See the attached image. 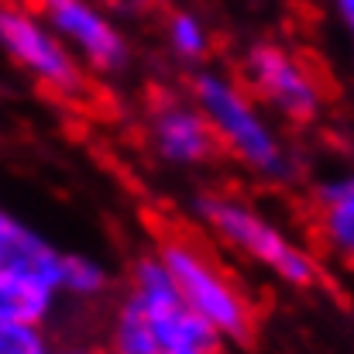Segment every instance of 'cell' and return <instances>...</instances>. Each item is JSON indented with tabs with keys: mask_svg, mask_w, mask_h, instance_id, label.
<instances>
[{
	"mask_svg": "<svg viewBox=\"0 0 354 354\" xmlns=\"http://www.w3.org/2000/svg\"><path fill=\"white\" fill-rule=\"evenodd\" d=\"M189 214L214 241H221L227 251L241 254L254 268L268 272L275 282L289 289H303V292L324 282L320 254L310 244L296 241L279 221H272L251 200L224 193V189H203L193 196Z\"/></svg>",
	"mask_w": 354,
	"mask_h": 354,
	"instance_id": "1",
	"label": "cell"
},
{
	"mask_svg": "<svg viewBox=\"0 0 354 354\" xmlns=\"http://www.w3.org/2000/svg\"><path fill=\"white\" fill-rule=\"evenodd\" d=\"M189 100L207 118L221 155L265 183H289L296 176L292 148L272 114L241 86V80L224 69H200L189 83Z\"/></svg>",
	"mask_w": 354,
	"mask_h": 354,
	"instance_id": "2",
	"label": "cell"
},
{
	"mask_svg": "<svg viewBox=\"0 0 354 354\" xmlns=\"http://www.w3.org/2000/svg\"><path fill=\"white\" fill-rule=\"evenodd\" d=\"M169 268L179 299L224 341L234 348H251L258 330V306L248 289L217 258V251L193 231H162L151 248Z\"/></svg>",
	"mask_w": 354,
	"mask_h": 354,
	"instance_id": "3",
	"label": "cell"
},
{
	"mask_svg": "<svg viewBox=\"0 0 354 354\" xmlns=\"http://www.w3.org/2000/svg\"><path fill=\"white\" fill-rule=\"evenodd\" d=\"M0 52L62 104H90L93 80L31 3H0Z\"/></svg>",
	"mask_w": 354,
	"mask_h": 354,
	"instance_id": "4",
	"label": "cell"
},
{
	"mask_svg": "<svg viewBox=\"0 0 354 354\" xmlns=\"http://www.w3.org/2000/svg\"><path fill=\"white\" fill-rule=\"evenodd\" d=\"M241 86L292 127H310L327 107V83L306 55L282 41H254L244 48L237 66Z\"/></svg>",
	"mask_w": 354,
	"mask_h": 354,
	"instance_id": "5",
	"label": "cell"
},
{
	"mask_svg": "<svg viewBox=\"0 0 354 354\" xmlns=\"http://www.w3.org/2000/svg\"><path fill=\"white\" fill-rule=\"evenodd\" d=\"M41 21L97 76H120L131 66V41L97 0H35Z\"/></svg>",
	"mask_w": 354,
	"mask_h": 354,
	"instance_id": "6",
	"label": "cell"
},
{
	"mask_svg": "<svg viewBox=\"0 0 354 354\" xmlns=\"http://www.w3.org/2000/svg\"><path fill=\"white\" fill-rule=\"evenodd\" d=\"M145 138L155 158L172 169H203L221 158L210 124L189 97H158L148 107Z\"/></svg>",
	"mask_w": 354,
	"mask_h": 354,
	"instance_id": "7",
	"label": "cell"
},
{
	"mask_svg": "<svg viewBox=\"0 0 354 354\" xmlns=\"http://www.w3.org/2000/svg\"><path fill=\"white\" fill-rule=\"evenodd\" d=\"M310 221L320 251L354 268V169L317 183Z\"/></svg>",
	"mask_w": 354,
	"mask_h": 354,
	"instance_id": "8",
	"label": "cell"
},
{
	"mask_svg": "<svg viewBox=\"0 0 354 354\" xmlns=\"http://www.w3.org/2000/svg\"><path fill=\"white\" fill-rule=\"evenodd\" d=\"M62 248H55L45 234H38L31 224L14 217L10 210L0 207V268L28 272L48 286L59 289L62 275Z\"/></svg>",
	"mask_w": 354,
	"mask_h": 354,
	"instance_id": "9",
	"label": "cell"
},
{
	"mask_svg": "<svg viewBox=\"0 0 354 354\" xmlns=\"http://www.w3.org/2000/svg\"><path fill=\"white\" fill-rule=\"evenodd\" d=\"M59 289L14 268H0V320L45 327L59 306Z\"/></svg>",
	"mask_w": 354,
	"mask_h": 354,
	"instance_id": "10",
	"label": "cell"
},
{
	"mask_svg": "<svg viewBox=\"0 0 354 354\" xmlns=\"http://www.w3.org/2000/svg\"><path fill=\"white\" fill-rule=\"evenodd\" d=\"M104 354H162L155 330L148 324V317L138 310V303L131 296L120 292L114 303V313L107 320V337H104Z\"/></svg>",
	"mask_w": 354,
	"mask_h": 354,
	"instance_id": "11",
	"label": "cell"
},
{
	"mask_svg": "<svg viewBox=\"0 0 354 354\" xmlns=\"http://www.w3.org/2000/svg\"><path fill=\"white\" fill-rule=\"evenodd\" d=\"M111 292V272L93 254L66 251L62 254V275H59V296L76 303H97Z\"/></svg>",
	"mask_w": 354,
	"mask_h": 354,
	"instance_id": "12",
	"label": "cell"
},
{
	"mask_svg": "<svg viewBox=\"0 0 354 354\" xmlns=\"http://www.w3.org/2000/svg\"><path fill=\"white\" fill-rule=\"evenodd\" d=\"M165 41H169V52L179 62H189V66H200L210 55V45H214L207 21L200 14H193V10H172L169 14Z\"/></svg>",
	"mask_w": 354,
	"mask_h": 354,
	"instance_id": "13",
	"label": "cell"
},
{
	"mask_svg": "<svg viewBox=\"0 0 354 354\" xmlns=\"http://www.w3.org/2000/svg\"><path fill=\"white\" fill-rule=\"evenodd\" d=\"M52 337L38 324L0 320V354H48Z\"/></svg>",
	"mask_w": 354,
	"mask_h": 354,
	"instance_id": "14",
	"label": "cell"
},
{
	"mask_svg": "<svg viewBox=\"0 0 354 354\" xmlns=\"http://www.w3.org/2000/svg\"><path fill=\"white\" fill-rule=\"evenodd\" d=\"M330 7H334L337 21L354 35V0H330Z\"/></svg>",
	"mask_w": 354,
	"mask_h": 354,
	"instance_id": "15",
	"label": "cell"
},
{
	"mask_svg": "<svg viewBox=\"0 0 354 354\" xmlns=\"http://www.w3.org/2000/svg\"><path fill=\"white\" fill-rule=\"evenodd\" d=\"M48 354H104V348H97V344H62V348H52Z\"/></svg>",
	"mask_w": 354,
	"mask_h": 354,
	"instance_id": "16",
	"label": "cell"
},
{
	"mask_svg": "<svg viewBox=\"0 0 354 354\" xmlns=\"http://www.w3.org/2000/svg\"><path fill=\"white\" fill-rule=\"evenodd\" d=\"M162 354H203V351H162Z\"/></svg>",
	"mask_w": 354,
	"mask_h": 354,
	"instance_id": "17",
	"label": "cell"
}]
</instances>
